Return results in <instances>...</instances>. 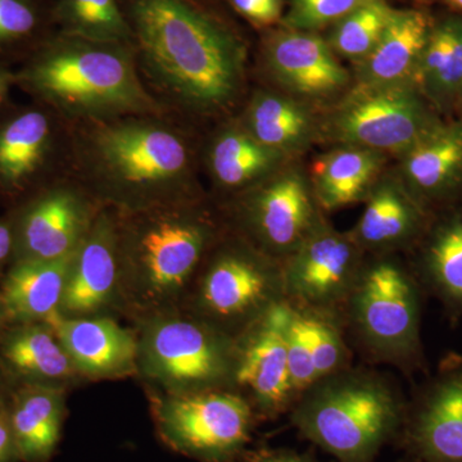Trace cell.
Returning <instances> with one entry per match:
<instances>
[{"mask_svg": "<svg viewBox=\"0 0 462 462\" xmlns=\"http://www.w3.org/2000/svg\"><path fill=\"white\" fill-rule=\"evenodd\" d=\"M412 83L427 102L440 111L458 105L462 90V20L452 18L433 27Z\"/></svg>", "mask_w": 462, "mask_h": 462, "instance_id": "obj_29", "label": "cell"}, {"mask_svg": "<svg viewBox=\"0 0 462 462\" xmlns=\"http://www.w3.org/2000/svg\"><path fill=\"white\" fill-rule=\"evenodd\" d=\"M366 257L349 234L322 221L282 263L285 300L340 314Z\"/></svg>", "mask_w": 462, "mask_h": 462, "instance_id": "obj_14", "label": "cell"}, {"mask_svg": "<svg viewBox=\"0 0 462 462\" xmlns=\"http://www.w3.org/2000/svg\"><path fill=\"white\" fill-rule=\"evenodd\" d=\"M71 258L9 264L0 278L8 325L50 322L60 315Z\"/></svg>", "mask_w": 462, "mask_h": 462, "instance_id": "obj_24", "label": "cell"}, {"mask_svg": "<svg viewBox=\"0 0 462 462\" xmlns=\"http://www.w3.org/2000/svg\"><path fill=\"white\" fill-rule=\"evenodd\" d=\"M238 462H319L311 456L300 454L293 449H258L247 452Z\"/></svg>", "mask_w": 462, "mask_h": 462, "instance_id": "obj_36", "label": "cell"}, {"mask_svg": "<svg viewBox=\"0 0 462 462\" xmlns=\"http://www.w3.org/2000/svg\"><path fill=\"white\" fill-rule=\"evenodd\" d=\"M16 88L69 126L169 114L149 93L132 45L54 32L14 69Z\"/></svg>", "mask_w": 462, "mask_h": 462, "instance_id": "obj_4", "label": "cell"}, {"mask_svg": "<svg viewBox=\"0 0 462 462\" xmlns=\"http://www.w3.org/2000/svg\"><path fill=\"white\" fill-rule=\"evenodd\" d=\"M424 296L415 273L396 258L367 256L340 309L346 337L373 363L392 365L409 375L422 372Z\"/></svg>", "mask_w": 462, "mask_h": 462, "instance_id": "obj_6", "label": "cell"}, {"mask_svg": "<svg viewBox=\"0 0 462 462\" xmlns=\"http://www.w3.org/2000/svg\"><path fill=\"white\" fill-rule=\"evenodd\" d=\"M118 212L102 207L72 254L60 315L91 318L117 314Z\"/></svg>", "mask_w": 462, "mask_h": 462, "instance_id": "obj_17", "label": "cell"}, {"mask_svg": "<svg viewBox=\"0 0 462 462\" xmlns=\"http://www.w3.org/2000/svg\"><path fill=\"white\" fill-rule=\"evenodd\" d=\"M14 258V233L7 215L0 217V278Z\"/></svg>", "mask_w": 462, "mask_h": 462, "instance_id": "obj_38", "label": "cell"}, {"mask_svg": "<svg viewBox=\"0 0 462 462\" xmlns=\"http://www.w3.org/2000/svg\"><path fill=\"white\" fill-rule=\"evenodd\" d=\"M369 0H291V9L282 20L287 30L314 32L338 23Z\"/></svg>", "mask_w": 462, "mask_h": 462, "instance_id": "obj_34", "label": "cell"}, {"mask_svg": "<svg viewBox=\"0 0 462 462\" xmlns=\"http://www.w3.org/2000/svg\"><path fill=\"white\" fill-rule=\"evenodd\" d=\"M72 129L69 175L120 214L205 199L189 125L138 115Z\"/></svg>", "mask_w": 462, "mask_h": 462, "instance_id": "obj_2", "label": "cell"}, {"mask_svg": "<svg viewBox=\"0 0 462 462\" xmlns=\"http://www.w3.org/2000/svg\"><path fill=\"white\" fill-rule=\"evenodd\" d=\"M397 443L416 462H462V356L443 358L407 401Z\"/></svg>", "mask_w": 462, "mask_h": 462, "instance_id": "obj_15", "label": "cell"}, {"mask_svg": "<svg viewBox=\"0 0 462 462\" xmlns=\"http://www.w3.org/2000/svg\"><path fill=\"white\" fill-rule=\"evenodd\" d=\"M16 88L14 69L0 63V109L11 102V91Z\"/></svg>", "mask_w": 462, "mask_h": 462, "instance_id": "obj_39", "label": "cell"}, {"mask_svg": "<svg viewBox=\"0 0 462 462\" xmlns=\"http://www.w3.org/2000/svg\"><path fill=\"white\" fill-rule=\"evenodd\" d=\"M263 56L273 79L297 96L330 98L348 85L345 67L330 45L314 32L284 29L273 33Z\"/></svg>", "mask_w": 462, "mask_h": 462, "instance_id": "obj_19", "label": "cell"}, {"mask_svg": "<svg viewBox=\"0 0 462 462\" xmlns=\"http://www.w3.org/2000/svg\"><path fill=\"white\" fill-rule=\"evenodd\" d=\"M56 32L53 0H0V63L20 66Z\"/></svg>", "mask_w": 462, "mask_h": 462, "instance_id": "obj_31", "label": "cell"}, {"mask_svg": "<svg viewBox=\"0 0 462 462\" xmlns=\"http://www.w3.org/2000/svg\"><path fill=\"white\" fill-rule=\"evenodd\" d=\"M384 158L372 149H337L316 161L312 191L324 212L366 200L375 188Z\"/></svg>", "mask_w": 462, "mask_h": 462, "instance_id": "obj_28", "label": "cell"}, {"mask_svg": "<svg viewBox=\"0 0 462 462\" xmlns=\"http://www.w3.org/2000/svg\"><path fill=\"white\" fill-rule=\"evenodd\" d=\"M139 75L179 120L229 114L245 93L247 45L199 0H118Z\"/></svg>", "mask_w": 462, "mask_h": 462, "instance_id": "obj_1", "label": "cell"}, {"mask_svg": "<svg viewBox=\"0 0 462 462\" xmlns=\"http://www.w3.org/2000/svg\"><path fill=\"white\" fill-rule=\"evenodd\" d=\"M0 367L14 388L67 391L84 380L50 322L7 325L0 334Z\"/></svg>", "mask_w": 462, "mask_h": 462, "instance_id": "obj_21", "label": "cell"}, {"mask_svg": "<svg viewBox=\"0 0 462 462\" xmlns=\"http://www.w3.org/2000/svg\"><path fill=\"white\" fill-rule=\"evenodd\" d=\"M458 209H460V211L462 212V206H461V207H460V208H458Z\"/></svg>", "mask_w": 462, "mask_h": 462, "instance_id": "obj_45", "label": "cell"}, {"mask_svg": "<svg viewBox=\"0 0 462 462\" xmlns=\"http://www.w3.org/2000/svg\"><path fill=\"white\" fill-rule=\"evenodd\" d=\"M56 32L89 41L132 45L118 0H53Z\"/></svg>", "mask_w": 462, "mask_h": 462, "instance_id": "obj_32", "label": "cell"}, {"mask_svg": "<svg viewBox=\"0 0 462 462\" xmlns=\"http://www.w3.org/2000/svg\"><path fill=\"white\" fill-rule=\"evenodd\" d=\"M8 411L20 461H50L62 436L66 416L65 389L14 388Z\"/></svg>", "mask_w": 462, "mask_h": 462, "instance_id": "obj_26", "label": "cell"}, {"mask_svg": "<svg viewBox=\"0 0 462 462\" xmlns=\"http://www.w3.org/2000/svg\"><path fill=\"white\" fill-rule=\"evenodd\" d=\"M205 153L216 187L234 196L272 176L282 158L281 152L261 144L240 123L221 127Z\"/></svg>", "mask_w": 462, "mask_h": 462, "instance_id": "obj_27", "label": "cell"}, {"mask_svg": "<svg viewBox=\"0 0 462 462\" xmlns=\"http://www.w3.org/2000/svg\"><path fill=\"white\" fill-rule=\"evenodd\" d=\"M282 300V263L225 226L180 309L236 339Z\"/></svg>", "mask_w": 462, "mask_h": 462, "instance_id": "obj_8", "label": "cell"}, {"mask_svg": "<svg viewBox=\"0 0 462 462\" xmlns=\"http://www.w3.org/2000/svg\"><path fill=\"white\" fill-rule=\"evenodd\" d=\"M72 129L41 103L0 109V202L8 209L69 175Z\"/></svg>", "mask_w": 462, "mask_h": 462, "instance_id": "obj_10", "label": "cell"}, {"mask_svg": "<svg viewBox=\"0 0 462 462\" xmlns=\"http://www.w3.org/2000/svg\"><path fill=\"white\" fill-rule=\"evenodd\" d=\"M452 7L461 9L462 11V0H447Z\"/></svg>", "mask_w": 462, "mask_h": 462, "instance_id": "obj_42", "label": "cell"}, {"mask_svg": "<svg viewBox=\"0 0 462 462\" xmlns=\"http://www.w3.org/2000/svg\"><path fill=\"white\" fill-rule=\"evenodd\" d=\"M8 318L7 311H5V303H3L2 298H0V334L7 328Z\"/></svg>", "mask_w": 462, "mask_h": 462, "instance_id": "obj_41", "label": "cell"}, {"mask_svg": "<svg viewBox=\"0 0 462 462\" xmlns=\"http://www.w3.org/2000/svg\"><path fill=\"white\" fill-rule=\"evenodd\" d=\"M431 30L430 17L422 12L393 9L378 44L369 56L358 62L360 85L412 83Z\"/></svg>", "mask_w": 462, "mask_h": 462, "instance_id": "obj_25", "label": "cell"}, {"mask_svg": "<svg viewBox=\"0 0 462 462\" xmlns=\"http://www.w3.org/2000/svg\"><path fill=\"white\" fill-rule=\"evenodd\" d=\"M102 206L72 176L66 175L8 209L14 258L62 260L81 245Z\"/></svg>", "mask_w": 462, "mask_h": 462, "instance_id": "obj_13", "label": "cell"}, {"mask_svg": "<svg viewBox=\"0 0 462 462\" xmlns=\"http://www.w3.org/2000/svg\"><path fill=\"white\" fill-rule=\"evenodd\" d=\"M240 124L261 144L281 153L302 145L312 132V121L305 108L269 91L254 94Z\"/></svg>", "mask_w": 462, "mask_h": 462, "instance_id": "obj_30", "label": "cell"}, {"mask_svg": "<svg viewBox=\"0 0 462 462\" xmlns=\"http://www.w3.org/2000/svg\"><path fill=\"white\" fill-rule=\"evenodd\" d=\"M322 212L305 178L284 172L236 194L224 224L282 263L325 220Z\"/></svg>", "mask_w": 462, "mask_h": 462, "instance_id": "obj_11", "label": "cell"}, {"mask_svg": "<svg viewBox=\"0 0 462 462\" xmlns=\"http://www.w3.org/2000/svg\"><path fill=\"white\" fill-rule=\"evenodd\" d=\"M154 427L172 451L199 462H238L260 421L231 389L165 394L151 392Z\"/></svg>", "mask_w": 462, "mask_h": 462, "instance_id": "obj_9", "label": "cell"}, {"mask_svg": "<svg viewBox=\"0 0 462 462\" xmlns=\"http://www.w3.org/2000/svg\"><path fill=\"white\" fill-rule=\"evenodd\" d=\"M136 376L151 392L165 394L231 389L236 339L182 309L135 322Z\"/></svg>", "mask_w": 462, "mask_h": 462, "instance_id": "obj_7", "label": "cell"}, {"mask_svg": "<svg viewBox=\"0 0 462 462\" xmlns=\"http://www.w3.org/2000/svg\"><path fill=\"white\" fill-rule=\"evenodd\" d=\"M18 452L12 433L8 406L0 409V462H18Z\"/></svg>", "mask_w": 462, "mask_h": 462, "instance_id": "obj_37", "label": "cell"}, {"mask_svg": "<svg viewBox=\"0 0 462 462\" xmlns=\"http://www.w3.org/2000/svg\"><path fill=\"white\" fill-rule=\"evenodd\" d=\"M407 401L387 376L349 366L306 389L291 421L306 439L339 462H374L397 442Z\"/></svg>", "mask_w": 462, "mask_h": 462, "instance_id": "obj_5", "label": "cell"}, {"mask_svg": "<svg viewBox=\"0 0 462 462\" xmlns=\"http://www.w3.org/2000/svg\"><path fill=\"white\" fill-rule=\"evenodd\" d=\"M60 345L84 380L120 379L136 375L138 338L114 316L65 318L50 321Z\"/></svg>", "mask_w": 462, "mask_h": 462, "instance_id": "obj_18", "label": "cell"}, {"mask_svg": "<svg viewBox=\"0 0 462 462\" xmlns=\"http://www.w3.org/2000/svg\"><path fill=\"white\" fill-rule=\"evenodd\" d=\"M403 187L430 215L462 190V123H438L403 153Z\"/></svg>", "mask_w": 462, "mask_h": 462, "instance_id": "obj_20", "label": "cell"}, {"mask_svg": "<svg viewBox=\"0 0 462 462\" xmlns=\"http://www.w3.org/2000/svg\"><path fill=\"white\" fill-rule=\"evenodd\" d=\"M12 391H14V387H12L7 376H5V374L3 373L2 367H0V409L8 406Z\"/></svg>", "mask_w": 462, "mask_h": 462, "instance_id": "obj_40", "label": "cell"}, {"mask_svg": "<svg viewBox=\"0 0 462 462\" xmlns=\"http://www.w3.org/2000/svg\"><path fill=\"white\" fill-rule=\"evenodd\" d=\"M458 105L462 106V90H461V94H460V99H458Z\"/></svg>", "mask_w": 462, "mask_h": 462, "instance_id": "obj_43", "label": "cell"}, {"mask_svg": "<svg viewBox=\"0 0 462 462\" xmlns=\"http://www.w3.org/2000/svg\"><path fill=\"white\" fill-rule=\"evenodd\" d=\"M233 8L254 26L273 25L282 17V0H229Z\"/></svg>", "mask_w": 462, "mask_h": 462, "instance_id": "obj_35", "label": "cell"}, {"mask_svg": "<svg viewBox=\"0 0 462 462\" xmlns=\"http://www.w3.org/2000/svg\"><path fill=\"white\" fill-rule=\"evenodd\" d=\"M401 462H416V461H413V460H411V458L407 457V460L401 461Z\"/></svg>", "mask_w": 462, "mask_h": 462, "instance_id": "obj_44", "label": "cell"}, {"mask_svg": "<svg viewBox=\"0 0 462 462\" xmlns=\"http://www.w3.org/2000/svg\"><path fill=\"white\" fill-rule=\"evenodd\" d=\"M225 224L206 199L118 212L117 314L138 322L180 309Z\"/></svg>", "mask_w": 462, "mask_h": 462, "instance_id": "obj_3", "label": "cell"}, {"mask_svg": "<svg viewBox=\"0 0 462 462\" xmlns=\"http://www.w3.org/2000/svg\"><path fill=\"white\" fill-rule=\"evenodd\" d=\"M285 322L287 305L282 300L236 339L233 391L252 404L260 420L284 415L297 401L289 370Z\"/></svg>", "mask_w": 462, "mask_h": 462, "instance_id": "obj_16", "label": "cell"}, {"mask_svg": "<svg viewBox=\"0 0 462 462\" xmlns=\"http://www.w3.org/2000/svg\"><path fill=\"white\" fill-rule=\"evenodd\" d=\"M437 123L413 83L358 85L334 114L330 132L346 147L404 153Z\"/></svg>", "mask_w": 462, "mask_h": 462, "instance_id": "obj_12", "label": "cell"}, {"mask_svg": "<svg viewBox=\"0 0 462 462\" xmlns=\"http://www.w3.org/2000/svg\"><path fill=\"white\" fill-rule=\"evenodd\" d=\"M393 9L384 0H369L338 21L330 38L334 53L363 60L378 44Z\"/></svg>", "mask_w": 462, "mask_h": 462, "instance_id": "obj_33", "label": "cell"}, {"mask_svg": "<svg viewBox=\"0 0 462 462\" xmlns=\"http://www.w3.org/2000/svg\"><path fill=\"white\" fill-rule=\"evenodd\" d=\"M412 272L425 296L436 298L447 318L456 324L462 318V212L447 209L434 216L419 240Z\"/></svg>", "mask_w": 462, "mask_h": 462, "instance_id": "obj_23", "label": "cell"}, {"mask_svg": "<svg viewBox=\"0 0 462 462\" xmlns=\"http://www.w3.org/2000/svg\"><path fill=\"white\" fill-rule=\"evenodd\" d=\"M430 215L400 182L375 185L360 221L349 236L369 256L415 247L428 230Z\"/></svg>", "mask_w": 462, "mask_h": 462, "instance_id": "obj_22", "label": "cell"}]
</instances>
